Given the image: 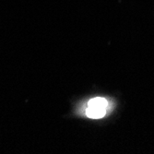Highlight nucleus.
<instances>
[{
    "label": "nucleus",
    "instance_id": "obj_1",
    "mask_svg": "<svg viewBox=\"0 0 154 154\" xmlns=\"http://www.w3.org/2000/svg\"><path fill=\"white\" fill-rule=\"evenodd\" d=\"M106 109L105 108H99V107H92V106H88L86 114L87 116L92 119H99L102 118L105 116Z\"/></svg>",
    "mask_w": 154,
    "mask_h": 154
},
{
    "label": "nucleus",
    "instance_id": "obj_2",
    "mask_svg": "<svg viewBox=\"0 0 154 154\" xmlns=\"http://www.w3.org/2000/svg\"><path fill=\"white\" fill-rule=\"evenodd\" d=\"M107 101L103 98H94V99H91L89 103L88 106H92V107H99V108H105L107 107Z\"/></svg>",
    "mask_w": 154,
    "mask_h": 154
}]
</instances>
